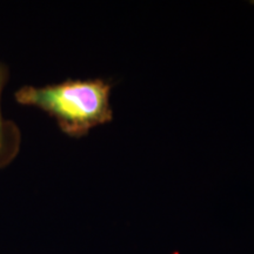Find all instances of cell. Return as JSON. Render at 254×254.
I'll list each match as a JSON object with an SVG mask.
<instances>
[{
	"mask_svg": "<svg viewBox=\"0 0 254 254\" xmlns=\"http://www.w3.org/2000/svg\"><path fill=\"white\" fill-rule=\"evenodd\" d=\"M112 87V81L103 78L66 79L43 87L23 86L14 98L19 104L49 114L69 138H82L94 127L113 120Z\"/></svg>",
	"mask_w": 254,
	"mask_h": 254,
	"instance_id": "6da1fadb",
	"label": "cell"
},
{
	"mask_svg": "<svg viewBox=\"0 0 254 254\" xmlns=\"http://www.w3.org/2000/svg\"><path fill=\"white\" fill-rule=\"evenodd\" d=\"M8 68L0 63V170L12 163L20 151L21 133L12 120L6 119L1 112V93L8 81Z\"/></svg>",
	"mask_w": 254,
	"mask_h": 254,
	"instance_id": "7a4b0ae2",
	"label": "cell"
}]
</instances>
